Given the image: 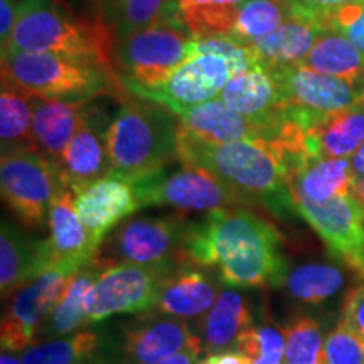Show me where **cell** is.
I'll list each match as a JSON object with an SVG mask.
<instances>
[{
  "label": "cell",
  "mask_w": 364,
  "mask_h": 364,
  "mask_svg": "<svg viewBox=\"0 0 364 364\" xmlns=\"http://www.w3.org/2000/svg\"><path fill=\"white\" fill-rule=\"evenodd\" d=\"M284 238L270 221L250 208L216 209L191 221L186 260L215 270L235 289H280L287 272Z\"/></svg>",
  "instance_id": "cell-1"
},
{
  "label": "cell",
  "mask_w": 364,
  "mask_h": 364,
  "mask_svg": "<svg viewBox=\"0 0 364 364\" xmlns=\"http://www.w3.org/2000/svg\"><path fill=\"white\" fill-rule=\"evenodd\" d=\"M179 162L209 172L253 206L267 208L275 216L285 218L295 211L289 189L290 157L282 142L213 144L181 125Z\"/></svg>",
  "instance_id": "cell-2"
},
{
  "label": "cell",
  "mask_w": 364,
  "mask_h": 364,
  "mask_svg": "<svg viewBox=\"0 0 364 364\" xmlns=\"http://www.w3.org/2000/svg\"><path fill=\"white\" fill-rule=\"evenodd\" d=\"M117 43V36L103 21L93 14L76 16L65 0H26L19 6L9 49L83 59L118 75Z\"/></svg>",
  "instance_id": "cell-3"
},
{
  "label": "cell",
  "mask_w": 364,
  "mask_h": 364,
  "mask_svg": "<svg viewBox=\"0 0 364 364\" xmlns=\"http://www.w3.org/2000/svg\"><path fill=\"white\" fill-rule=\"evenodd\" d=\"M181 120L164 105L132 97L107 130L110 176L135 182L179 162Z\"/></svg>",
  "instance_id": "cell-4"
},
{
  "label": "cell",
  "mask_w": 364,
  "mask_h": 364,
  "mask_svg": "<svg viewBox=\"0 0 364 364\" xmlns=\"http://www.w3.org/2000/svg\"><path fill=\"white\" fill-rule=\"evenodd\" d=\"M2 75L33 97L65 102H91L113 95L124 100L132 95L117 73L102 65L53 53H2ZM127 102V100H124Z\"/></svg>",
  "instance_id": "cell-5"
},
{
  "label": "cell",
  "mask_w": 364,
  "mask_h": 364,
  "mask_svg": "<svg viewBox=\"0 0 364 364\" xmlns=\"http://www.w3.org/2000/svg\"><path fill=\"white\" fill-rule=\"evenodd\" d=\"M193 41L186 31L166 19L118 39L115 65L127 91L164 83L194 56Z\"/></svg>",
  "instance_id": "cell-6"
},
{
  "label": "cell",
  "mask_w": 364,
  "mask_h": 364,
  "mask_svg": "<svg viewBox=\"0 0 364 364\" xmlns=\"http://www.w3.org/2000/svg\"><path fill=\"white\" fill-rule=\"evenodd\" d=\"M189 223L182 216H130L103 241L98 258L107 265H166L186 260Z\"/></svg>",
  "instance_id": "cell-7"
},
{
  "label": "cell",
  "mask_w": 364,
  "mask_h": 364,
  "mask_svg": "<svg viewBox=\"0 0 364 364\" xmlns=\"http://www.w3.org/2000/svg\"><path fill=\"white\" fill-rule=\"evenodd\" d=\"M196 344L201 341L193 322L150 311L103 332L102 348L118 364H159Z\"/></svg>",
  "instance_id": "cell-8"
},
{
  "label": "cell",
  "mask_w": 364,
  "mask_h": 364,
  "mask_svg": "<svg viewBox=\"0 0 364 364\" xmlns=\"http://www.w3.org/2000/svg\"><path fill=\"white\" fill-rule=\"evenodd\" d=\"M56 188V166L38 149L2 154L0 191L4 204L27 231L39 233L44 230Z\"/></svg>",
  "instance_id": "cell-9"
},
{
  "label": "cell",
  "mask_w": 364,
  "mask_h": 364,
  "mask_svg": "<svg viewBox=\"0 0 364 364\" xmlns=\"http://www.w3.org/2000/svg\"><path fill=\"white\" fill-rule=\"evenodd\" d=\"M140 206L172 208L182 213H213L216 209L253 206L238 191L209 172L194 167L162 169L132 182Z\"/></svg>",
  "instance_id": "cell-10"
},
{
  "label": "cell",
  "mask_w": 364,
  "mask_h": 364,
  "mask_svg": "<svg viewBox=\"0 0 364 364\" xmlns=\"http://www.w3.org/2000/svg\"><path fill=\"white\" fill-rule=\"evenodd\" d=\"M177 265L179 263L108 265L86 297L85 307L91 324L112 316H136L154 311L164 282Z\"/></svg>",
  "instance_id": "cell-11"
},
{
  "label": "cell",
  "mask_w": 364,
  "mask_h": 364,
  "mask_svg": "<svg viewBox=\"0 0 364 364\" xmlns=\"http://www.w3.org/2000/svg\"><path fill=\"white\" fill-rule=\"evenodd\" d=\"M75 270L51 265L26 282L4 300L0 343L12 351H24L36 341V332L66 290Z\"/></svg>",
  "instance_id": "cell-12"
},
{
  "label": "cell",
  "mask_w": 364,
  "mask_h": 364,
  "mask_svg": "<svg viewBox=\"0 0 364 364\" xmlns=\"http://www.w3.org/2000/svg\"><path fill=\"white\" fill-rule=\"evenodd\" d=\"M280 88V108L292 112L306 124L348 110L364 100V88L304 66L273 70Z\"/></svg>",
  "instance_id": "cell-13"
},
{
  "label": "cell",
  "mask_w": 364,
  "mask_h": 364,
  "mask_svg": "<svg viewBox=\"0 0 364 364\" xmlns=\"http://www.w3.org/2000/svg\"><path fill=\"white\" fill-rule=\"evenodd\" d=\"M236 75L231 63L220 54H194L177 68L164 83L154 88L132 90V97L164 105L171 112L198 107L221 95L225 86Z\"/></svg>",
  "instance_id": "cell-14"
},
{
  "label": "cell",
  "mask_w": 364,
  "mask_h": 364,
  "mask_svg": "<svg viewBox=\"0 0 364 364\" xmlns=\"http://www.w3.org/2000/svg\"><path fill=\"white\" fill-rule=\"evenodd\" d=\"M295 213L311 225L332 257L361 275L364 270V206L344 194L326 203H297Z\"/></svg>",
  "instance_id": "cell-15"
},
{
  "label": "cell",
  "mask_w": 364,
  "mask_h": 364,
  "mask_svg": "<svg viewBox=\"0 0 364 364\" xmlns=\"http://www.w3.org/2000/svg\"><path fill=\"white\" fill-rule=\"evenodd\" d=\"M110 122L98 108L88 103L80 129L73 135L56 167L58 179L73 193L88 188L90 184L110 176V157H108L107 130Z\"/></svg>",
  "instance_id": "cell-16"
},
{
  "label": "cell",
  "mask_w": 364,
  "mask_h": 364,
  "mask_svg": "<svg viewBox=\"0 0 364 364\" xmlns=\"http://www.w3.org/2000/svg\"><path fill=\"white\" fill-rule=\"evenodd\" d=\"M49 235L46 238L54 265L78 272L97 260L103 240L81 223L75 208V193L58 179L48 218Z\"/></svg>",
  "instance_id": "cell-17"
},
{
  "label": "cell",
  "mask_w": 364,
  "mask_h": 364,
  "mask_svg": "<svg viewBox=\"0 0 364 364\" xmlns=\"http://www.w3.org/2000/svg\"><path fill=\"white\" fill-rule=\"evenodd\" d=\"M176 115L191 134L213 144L247 142V140L280 142L284 132V113L277 122H258L233 112L220 98L198 107L182 108L176 112Z\"/></svg>",
  "instance_id": "cell-18"
},
{
  "label": "cell",
  "mask_w": 364,
  "mask_h": 364,
  "mask_svg": "<svg viewBox=\"0 0 364 364\" xmlns=\"http://www.w3.org/2000/svg\"><path fill=\"white\" fill-rule=\"evenodd\" d=\"M223 285L215 270L184 260L167 275L154 311L196 322L215 306Z\"/></svg>",
  "instance_id": "cell-19"
},
{
  "label": "cell",
  "mask_w": 364,
  "mask_h": 364,
  "mask_svg": "<svg viewBox=\"0 0 364 364\" xmlns=\"http://www.w3.org/2000/svg\"><path fill=\"white\" fill-rule=\"evenodd\" d=\"M75 208L81 223L97 238L105 241L142 206L130 181L107 176L75 194Z\"/></svg>",
  "instance_id": "cell-20"
},
{
  "label": "cell",
  "mask_w": 364,
  "mask_h": 364,
  "mask_svg": "<svg viewBox=\"0 0 364 364\" xmlns=\"http://www.w3.org/2000/svg\"><path fill=\"white\" fill-rule=\"evenodd\" d=\"M257 317L252 300L245 289L223 285L215 306L199 321L193 322L196 334L206 354L233 351L241 336L247 332Z\"/></svg>",
  "instance_id": "cell-21"
},
{
  "label": "cell",
  "mask_w": 364,
  "mask_h": 364,
  "mask_svg": "<svg viewBox=\"0 0 364 364\" xmlns=\"http://www.w3.org/2000/svg\"><path fill=\"white\" fill-rule=\"evenodd\" d=\"M54 265L46 240H33L4 218L0 228V292L6 300L34 279L38 273Z\"/></svg>",
  "instance_id": "cell-22"
},
{
  "label": "cell",
  "mask_w": 364,
  "mask_h": 364,
  "mask_svg": "<svg viewBox=\"0 0 364 364\" xmlns=\"http://www.w3.org/2000/svg\"><path fill=\"white\" fill-rule=\"evenodd\" d=\"M218 98L233 112L253 120L277 122L282 117L277 78L258 63L235 75Z\"/></svg>",
  "instance_id": "cell-23"
},
{
  "label": "cell",
  "mask_w": 364,
  "mask_h": 364,
  "mask_svg": "<svg viewBox=\"0 0 364 364\" xmlns=\"http://www.w3.org/2000/svg\"><path fill=\"white\" fill-rule=\"evenodd\" d=\"M364 142V100L304 129V157L351 159Z\"/></svg>",
  "instance_id": "cell-24"
},
{
  "label": "cell",
  "mask_w": 364,
  "mask_h": 364,
  "mask_svg": "<svg viewBox=\"0 0 364 364\" xmlns=\"http://www.w3.org/2000/svg\"><path fill=\"white\" fill-rule=\"evenodd\" d=\"M324 33L329 31L321 24L289 16L275 31L248 48L255 63L270 71L282 70L302 65L314 44Z\"/></svg>",
  "instance_id": "cell-25"
},
{
  "label": "cell",
  "mask_w": 364,
  "mask_h": 364,
  "mask_svg": "<svg viewBox=\"0 0 364 364\" xmlns=\"http://www.w3.org/2000/svg\"><path fill=\"white\" fill-rule=\"evenodd\" d=\"M88 103L33 97V134L36 147L56 167L61 162L73 135L80 129Z\"/></svg>",
  "instance_id": "cell-26"
},
{
  "label": "cell",
  "mask_w": 364,
  "mask_h": 364,
  "mask_svg": "<svg viewBox=\"0 0 364 364\" xmlns=\"http://www.w3.org/2000/svg\"><path fill=\"white\" fill-rule=\"evenodd\" d=\"M354 176L349 159H304L289 176L294 204L326 203L338 196L351 194Z\"/></svg>",
  "instance_id": "cell-27"
},
{
  "label": "cell",
  "mask_w": 364,
  "mask_h": 364,
  "mask_svg": "<svg viewBox=\"0 0 364 364\" xmlns=\"http://www.w3.org/2000/svg\"><path fill=\"white\" fill-rule=\"evenodd\" d=\"M107 267V263L97 257V260L71 277L61 299L58 300L56 306L53 307V311L49 312V316L44 318V322L36 332L34 343L66 338L75 332L85 331L91 324L85 302Z\"/></svg>",
  "instance_id": "cell-28"
},
{
  "label": "cell",
  "mask_w": 364,
  "mask_h": 364,
  "mask_svg": "<svg viewBox=\"0 0 364 364\" xmlns=\"http://www.w3.org/2000/svg\"><path fill=\"white\" fill-rule=\"evenodd\" d=\"M299 66L364 88V53L334 31L322 34L309 56Z\"/></svg>",
  "instance_id": "cell-29"
},
{
  "label": "cell",
  "mask_w": 364,
  "mask_h": 364,
  "mask_svg": "<svg viewBox=\"0 0 364 364\" xmlns=\"http://www.w3.org/2000/svg\"><path fill=\"white\" fill-rule=\"evenodd\" d=\"M344 285L346 273L339 265L329 262H307L289 268L280 289L300 304L321 306L341 294Z\"/></svg>",
  "instance_id": "cell-30"
},
{
  "label": "cell",
  "mask_w": 364,
  "mask_h": 364,
  "mask_svg": "<svg viewBox=\"0 0 364 364\" xmlns=\"http://www.w3.org/2000/svg\"><path fill=\"white\" fill-rule=\"evenodd\" d=\"M0 145L2 154L38 149L33 134V97L4 75L0 85Z\"/></svg>",
  "instance_id": "cell-31"
},
{
  "label": "cell",
  "mask_w": 364,
  "mask_h": 364,
  "mask_svg": "<svg viewBox=\"0 0 364 364\" xmlns=\"http://www.w3.org/2000/svg\"><path fill=\"white\" fill-rule=\"evenodd\" d=\"M91 12L117 39L147 29L161 21L166 0H88Z\"/></svg>",
  "instance_id": "cell-32"
},
{
  "label": "cell",
  "mask_w": 364,
  "mask_h": 364,
  "mask_svg": "<svg viewBox=\"0 0 364 364\" xmlns=\"http://www.w3.org/2000/svg\"><path fill=\"white\" fill-rule=\"evenodd\" d=\"M103 332L85 329L66 338L39 341L21 353L24 364H78L102 348Z\"/></svg>",
  "instance_id": "cell-33"
},
{
  "label": "cell",
  "mask_w": 364,
  "mask_h": 364,
  "mask_svg": "<svg viewBox=\"0 0 364 364\" xmlns=\"http://www.w3.org/2000/svg\"><path fill=\"white\" fill-rule=\"evenodd\" d=\"M236 351L252 359L253 364H280L285 359V332L273 321L268 304L257 309L252 327L236 343Z\"/></svg>",
  "instance_id": "cell-34"
},
{
  "label": "cell",
  "mask_w": 364,
  "mask_h": 364,
  "mask_svg": "<svg viewBox=\"0 0 364 364\" xmlns=\"http://www.w3.org/2000/svg\"><path fill=\"white\" fill-rule=\"evenodd\" d=\"M289 17L280 0H247L240 4L230 39L241 46H252L275 31Z\"/></svg>",
  "instance_id": "cell-35"
},
{
  "label": "cell",
  "mask_w": 364,
  "mask_h": 364,
  "mask_svg": "<svg viewBox=\"0 0 364 364\" xmlns=\"http://www.w3.org/2000/svg\"><path fill=\"white\" fill-rule=\"evenodd\" d=\"M285 363L321 364L324 349V324L309 314H297L284 326Z\"/></svg>",
  "instance_id": "cell-36"
},
{
  "label": "cell",
  "mask_w": 364,
  "mask_h": 364,
  "mask_svg": "<svg viewBox=\"0 0 364 364\" xmlns=\"http://www.w3.org/2000/svg\"><path fill=\"white\" fill-rule=\"evenodd\" d=\"M321 364H364V339L339 318L326 336Z\"/></svg>",
  "instance_id": "cell-37"
},
{
  "label": "cell",
  "mask_w": 364,
  "mask_h": 364,
  "mask_svg": "<svg viewBox=\"0 0 364 364\" xmlns=\"http://www.w3.org/2000/svg\"><path fill=\"white\" fill-rule=\"evenodd\" d=\"M331 31L344 36L364 53V4H341L331 14Z\"/></svg>",
  "instance_id": "cell-38"
},
{
  "label": "cell",
  "mask_w": 364,
  "mask_h": 364,
  "mask_svg": "<svg viewBox=\"0 0 364 364\" xmlns=\"http://www.w3.org/2000/svg\"><path fill=\"white\" fill-rule=\"evenodd\" d=\"M290 17L312 21L331 31V14L341 6V0H280Z\"/></svg>",
  "instance_id": "cell-39"
},
{
  "label": "cell",
  "mask_w": 364,
  "mask_h": 364,
  "mask_svg": "<svg viewBox=\"0 0 364 364\" xmlns=\"http://www.w3.org/2000/svg\"><path fill=\"white\" fill-rule=\"evenodd\" d=\"M341 321H344L364 339V280L346 294Z\"/></svg>",
  "instance_id": "cell-40"
},
{
  "label": "cell",
  "mask_w": 364,
  "mask_h": 364,
  "mask_svg": "<svg viewBox=\"0 0 364 364\" xmlns=\"http://www.w3.org/2000/svg\"><path fill=\"white\" fill-rule=\"evenodd\" d=\"M19 17V4L16 0H0V48L6 53Z\"/></svg>",
  "instance_id": "cell-41"
},
{
  "label": "cell",
  "mask_w": 364,
  "mask_h": 364,
  "mask_svg": "<svg viewBox=\"0 0 364 364\" xmlns=\"http://www.w3.org/2000/svg\"><path fill=\"white\" fill-rule=\"evenodd\" d=\"M247 0H166L162 12H176L196 6H218V4H243Z\"/></svg>",
  "instance_id": "cell-42"
},
{
  "label": "cell",
  "mask_w": 364,
  "mask_h": 364,
  "mask_svg": "<svg viewBox=\"0 0 364 364\" xmlns=\"http://www.w3.org/2000/svg\"><path fill=\"white\" fill-rule=\"evenodd\" d=\"M198 364H253L252 359L245 356L243 353L236 351H225L216 354H208L206 358L201 359Z\"/></svg>",
  "instance_id": "cell-43"
},
{
  "label": "cell",
  "mask_w": 364,
  "mask_h": 364,
  "mask_svg": "<svg viewBox=\"0 0 364 364\" xmlns=\"http://www.w3.org/2000/svg\"><path fill=\"white\" fill-rule=\"evenodd\" d=\"M203 354L201 344L191 346V348L184 349V351L174 354V356L164 359L159 364H198L199 363V356Z\"/></svg>",
  "instance_id": "cell-44"
},
{
  "label": "cell",
  "mask_w": 364,
  "mask_h": 364,
  "mask_svg": "<svg viewBox=\"0 0 364 364\" xmlns=\"http://www.w3.org/2000/svg\"><path fill=\"white\" fill-rule=\"evenodd\" d=\"M351 161V169H353V176H354V181L361 179L364 176V142L361 147L358 149V152L354 154V156L349 159Z\"/></svg>",
  "instance_id": "cell-45"
},
{
  "label": "cell",
  "mask_w": 364,
  "mask_h": 364,
  "mask_svg": "<svg viewBox=\"0 0 364 364\" xmlns=\"http://www.w3.org/2000/svg\"><path fill=\"white\" fill-rule=\"evenodd\" d=\"M78 364H118V363L110 356V354L105 351L103 348H100L97 353L91 354L90 358L83 359V361L78 363Z\"/></svg>",
  "instance_id": "cell-46"
},
{
  "label": "cell",
  "mask_w": 364,
  "mask_h": 364,
  "mask_svg": "<svg viewBox=\"0 0 364 364\" xmlns=\"http://www.w3.org/2000/svg\"><path fill=\"white\" fill-rule=\"evenodd\" d=\"M0 364H24V363H22L19 351H12V349L2 348V353H0Z\"/></svg>",
  "instance_id": "cell-47"
},
{
  "label": "cell",
  "mask_w": 364,
  "mask_h": 364,
  "mask_svg": "<svg viewBox=\"0 0 364 364\" xmlns=\"http://www.w3.org/2000/svg\"><path fill=\"white\" fill-rule=\"evenodd\" d=\"M353 194L356 196L358 201L361 203L363 206H364V176L361 177V179L354 181V186H353Z\"/></svg>",
  "instance_id": "cell-48"
},
{
  "label": "cell",
  "mask_w": 364,
  "mask_h": 364,
  "mask_svg": "<svg viewBox=\"0 0 364 364\" xmlns=\"http://www.w3.org/2000/svg\"><path fill=\"white\" fill-rule=\"evenodd\" d=\"M341 4H364V0H341Z\"/></svg>",
  "instance_id": "cell-49"
},
{
  "label": "cell",
  "mask_w": 364,
  "mask_h": 364,
  "mask_svg": "<svg viewBox=\"0 0 364 364\" xmlns=\"http://www.w3.org/2000/svg\"><path fill=\"white\" fill-rule=\"evenodd\" d=\"M16 2L19 4V6H21V4H22V2H26V0H16Z\"/></svg>",
  "instance_id": "cell-50"
},
{
  "label": "cell",
  "mask_w": 364,
  "mask_h": 364,
  "mask_svg": "<svg viewBox=\"0 0 364 364\" xmlns=\"http://www.w3.org/2000/svg\"><path fill=\"white\" fill-rule=\"evenodd\" d=\"M361 277H363V279H364V270H363V273H361Z\"/></svg>",
  "instance_id": "cell-51"
}]
</instances>
